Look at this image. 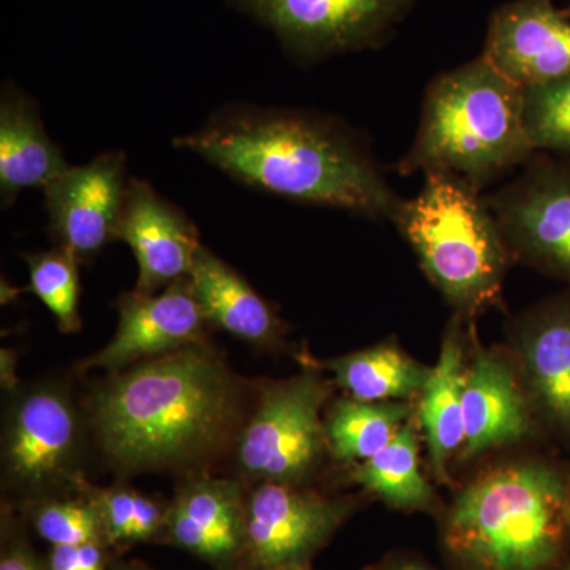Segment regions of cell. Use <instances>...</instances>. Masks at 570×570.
Instances as JSON below:
<instances>
[{"instance_id":"1","label":"cell","mask_w":570,"mask_h":570,"mask_svg":"<svg viewBox=\"0 0 570 570\" xmlns=\"http://www.w3.org/2000/svg\"><path fill=\"white\" fill-rule=\"evenodd\" d=\"M254 389L212 341L107 374L82 396L94 455L121 480L213 474L230 459Z\"/></svg>"},{"instance_id":"2","label":"cell","mask_w":570,"mask_h":570,"mask_svg":"<svg viewBox=\"0 0 570 570\" xmlns=\"http://www.w3.org/2000/svg\"><path fill=\"white\" fill-rule=\"evenodd\" d=\"M174 146L236 183L295 204L393 220L403 202L362 138L316 112L225 105Z\"/></svg>"},{"instance_id":"3","label":"cell","mask_w":570,"mask_h":570,"mask_svg":"<svg viewBox=\"0 0 570 570\" xmlns=\"http://www.w3.org/2000/svg\"><path fill=\"white\" fill-rule=\"evenodd\" d=\"M569 505L550 468H497L453 501L442 521V547L461 570H557L568 551Z\"/></svg>"},{"instance_id":"4","label":"cell","mask_w":570,"mask_h":570,"mask_svg":"<svg viewBox=\"0 0 570 570\" xmlns=\"http://www.w3.org/2000/svg\"><path fill=\"white\" fill-rule=\"evenodd\" d=\"M532 151L523 88L482 56L431 82L414 145L397 170L442 171L480 190Z\"/></svg>"},{"instance_id":"5","label":"cell","mask_w":570,"mask_h":570,"mask_svg":"<svg viewBox=\"0 0 570 570\" xmlns=\"http://www.w3.org/2000/svg\"><path fill=\"white\" fill-rule=\"evenodd\" d=\"M478 194L459 176L433 171L393 217L431 283L468 313L497 302L508 266V245Z\"/></svg>"},{"instance_id":"6","label":"cell","mask_w":570,"mask_h":570,"mask_svg":"<svg viewBox=\"0 0 570 570\" xmlns=\"http://www.w3.org/2000/svg\"><path fill=\"white\" fill-rule=\"evenodd\" d=\"M0 433L3 498L13 504L78 493L92 434L85 400L61 379L7 389Z\"/></svg>"},{"instance_id":"7","label":"cell","mask_w":570,"mask_h":570,"mask_svg":"<svg viewBox=\"0 0 570 570\" xmlns=\"http://www.w3.org/2000/svg\"><path fill=\"white\" fill-rule=\"evenodd\" d=\"M330 384L314 371L255 385L253 403L234 449V478L305 485L328 452L322 411Z\"/></svg>"},{"instance_id":"8","label":"cell","mask_w":570,"mask_h":570,"mask_svg":"<svg viewBox=\"0 0 570 570\" xmlns=\"http://www.w3.org/2000/svg\"><path fill=\"white\" fill-rule=\"evenodd\" d=\"M415 0H225L269 29L298 61L374 47Z\"/></svg>"},{"instance_id":"9","label":"cell","mask_w":570,"mask_h":570,"mask_svg":"<svg viewBox=\"0 0 570 570\" xmlns=\"http://www.w3.org/2000/svg\"><path fill=\"white\" fill-rule=\"evenodd\" d=\"M354 510L351 499L325 497L306 485H247L242 570L311 566Z\"/></svg>"},{"instance_id":"10","label":"cell","mask_w":570,"mask_h":570,"mask_svg":"<svg viewBox=\"0 0 570 570\" xmlns=\"http://www.w3.org/2000/svg\"><path fill=\"white\" fill-rule=\"evenodd\" d=\"M126 156L100 154L81 167L67 168L45 186L48 228L56 247L86 264L118 239L129 194Z\"/></svg>"},{"instance_id":"11","label":"cell","mask_w":570,"mask_h":570,"mask_svg":"<svg viewBox=\"0 0 570 570\" xmlns=\"http://www.w3.org/2000/svg\"><path fill=\"white\" fill-rule=\"evenodd\" d=\"M118 328L110 343L81 360L75 370L118 373L137 363L148 362L209 341L208 321L195 298L189 277L176 281L157 294L124 292L118 302Z\"/></svg>"},{"instance_id":"12","label":"cell","mask_w":570,"mask_h":570,"mask_svg":"<svg viewBox=\"0 0 570 570\" xmlns=\"http://www.w3.org/2000/svg\"><path fill=\"white\" fill-rule=\"evenodd\" d=\"M487 204L505 245L570 279V168L535 165Z\"/></svg>"},{"instance_id":"13","label":"cell","mask_w":570,"mask_h":570,"mask_svg":"<svg viewBox=\"0 0 570 570\" xmlns=\"http://www.w3.org/2000/svg\"><path fill=\"white\" fill-rule=\"evenodd\" d=\"M246 490V483L234 475L181 479L167 504L163 542L194 554L216 570H242Z\"/></svg>"},{"instance_id":"14","label":"cell","mask_w":570,"mask_h":570,"mask_svg":"<svg viewBox=\"0 0 570 570\" xmlns=\"http://www.w3.org/2000/svg\"><path fill=\"white\" fill-rule=\"evenodd\" d=\"M119 242L132 249L138 264L134 291L151 295L189 277L204 246L187 214L148 181L130 178L129 194L118 230Z\"/></svg>"},{"instance_id":"15","label":"cell","mask_w":570,"mask_h":570,"mask_svg":"<svg viewBox=\"0 0 570 570\" xmlns=\"http://www.w3.org/2000/svg\"><path fill=\"white\" fill-rule=\"evenodd\" d=\"M483 56L521 88L568 77V14L551 0H512L491 17Z\"/></svg>"},{"instance_id":"16","label":"cell","mask_w":570,"mask_h":570,"mask_svg":"<svg viewBox=\"0 0 570 570\" xmlns=\"http://www.w3.org/2000/svg\"><path fill=\"white\" fill-rule=\"evenodd\" d=\"M189 279L212 328L223 330L257 351L283 346L285 325L272 303L208 247L198 250Z\"/></svg>"},{"instance_id":"17","label":"cell","mask_w":570,"mask_h":570,"mask_svg":"<svg viewBox=\"0 0 570 570\" xmlns=\"http://www.w3.org/2000/svg\"><path fill=\"white\" fill-rule=\"evenodd\" d=\"M70 165L51 140L39 107L13 82L0 96V202L9 208L21 193L45 189Z\"/></svg>"},{"instance_id":"18","label":"cell","mask_w":570,"mask_h":570,"mask_svg":"<svg viewBox=\"0 0 570 570\" xmlns=\"http://www.w3.org/2000/svg\"><path fill=\"white\" fill-rule=\"evenodd\" d=\"M531 420L512 370L499 355L479 352L464 387V459L512 444L530 433Z\"/></svg>"},{"instance_id":"19","label":"cell","mask_w":570,"mask_h":570,"mask_svg":"<svg viewBox=\"0 0 570 570\" xmlns=\"http://www.w3.org/2000/svg\"><path fill=\"white\" fill-rule=\"evenodd\" d=\"M463 354L459 325L453 324L442 344L438 365L431 370L425 387L420 392L419 419L426 434L431 464L438 478L444 475L449 456L464 444L468 370Z\"/></svg>"},{"instance_id":"20","label":"cell","mask_w":570,"mask_h":570,"mask_svg":"<svg viewBox=\"0 0 570 570\" xmlns=\"http://www.w3.org/2000/svg\"><path fill=\"white\" fill-rule=\"evenodd\" d=\"M325 366L351 397L370 403L406 400L422 392L431 374L430 367L387 343L330 360Z\"/></svg>"},{"instance_id":"21","label":"cell","mask_w":570,"mask_h":570,"mask_svg":"<svg viewBox=\"0 0 570 570\" xmlns=\"http://www.w3.org/2000/svg\"><path fill=\"white\" fill-rule=\"evenodd\" d=\"M411 415L403 403H370L355 397L336 401L324 420L328 453L351 463L366 461L387 448Z\"/></svg>"},{"instance_id":"22","label":"cell","mask_w":570,"mask_h":570,"mask_svg":"<svg viewBox=\"0 0 570 570\" xmlns=\"http://www.w3.org/2000/svg\"><path fill=\"white\" fill-rule=\"evenodd\" d=\"M351 478L390 508L433 510L436 505L434 491L420 472L417 434L409 422L387 448L356 466Z\"/></svg>"},{"instance_id":"23","label":"cell","mask_w":570,"mask_h":570,"mask_svg":"<svg viewBox=\"0 0 570 570\" xmlns=\"http://www.w3.org/2000/svg\"><path fill=\"white\" fill-rule=\"evenodd\" d=\"M528 373L543 409L570 428V311L543 314L524 341Z\"/></svg>"},{"instance_id":"24","label":"cell","mask_w":570,"mask_h":570,"mask_svg":"<svg viewBox=\"0 0 570 570\" xmlns=\"http://www.w3.org/2000/svg\"><path fill=\"white\" fill-rule=\"evenodd\" d=\"M86 494L102 519L108 549H129L137 543L163 542L167 504L146 497L126 480L110 487L94 485L85 479L78 487Z\"/></svg>"},{"instance_id":"25","label":"cell","mask_w":570,"mask_h":570,"mask_svg":"<svg viewBox=\"0 0 570 570\" xmlns=\"http://www.w3.org/2000/svg\"><path fill=\"white\" fill-rule=\"evenodd\" d=\"M13 504V502H11ZM26 523L51 547L107 546L99 510L86 494H52L14 504Z\"/></svg>"},{"instance_id":"26","label":"cell","mask_w":570,"mask_h":570,"mask_svg":"<svg viewBox=\"0 0 570 570\" xmlns=\"http://www.w3.org/2000/svg\"><path fill=\"white\" fill-rule=\"evenodd\" d=\"M24 261L31 291L51 311L59 332L66 335L80 332V262L61 247L26 254Z\"/></svg>"},{"instance_id":"27","label":"cell","mask_w":570,"mask_h":570,"mask_svg":"<svg viewBox=\"0 0 570 570\" xmlns=\"http://www.w3.org/2000/svg\"><path fill=\"white\" fill-rule=\"evenodd\" d=\"M523 118L534 151L570 154V75L523 88Z\"/></svg>"},{"instance_id":"28","label":"cell","mask_w":570,"mask_h":570,"mask_svg":"<svg viewBox=\"0 0 570 570\" xmlns=\"http://www.w3.org/2000/svg\"><path fill=\"white\" fill-rule=\"evenodd\" d=\"M10 501L2 504L0 521V570H48L47 561L33 549L26 531V520L14 513Z\"/></svg>"},{"instance_id":"29","label":"cell","mask_w":570,"mask_h":570,"mask_svg":"<svg viewBox=\"0 0 570 570\" xmlns=\"http://www.w3.org/2000/svg\"><path fill=\"white\" fill-rule=\"evenodd\" d=\"M108 547L100 543L51 547L48 570H108Z\"/></svg>"},{"instance_id":"30","label":"cell","mask_w":570,"mask_h":570,"mask_svg":"<svg viewBox=\"0 0 570 570\" xmlns=\"http://www.w3.org/2000/svg\"><path fill=\"white\" fill-rule=\"evenodd\" d=\"M365 570H434L426 562L415 560L412 557H403V554H396V557L385 558L384 561L377 562V564L370 566Z\"/></svg>"},{"instance_id":"31","label":"cell","mask_w":570,"mask_h":570,"mask_svg":"<svg viewBox=\"0 0 570 570\" xmlns=\"http://www.w3.org/2000/svg\"><path fill=\"white\" fill-rule=\"evenodd\" d=\"M110 570H153L148 566L141 564V562H116L112 564Z\"/></svg>"},{"instance_id":"32","label":"cell","mask_w":570,"mask_h":570,"mask_svg":"<svg viewBox=\"0 0 570 570\" xmlns=\"http://www.w3.org/2000/svg\"><path fill=\"white\" fill-rule=\"evenodd\" d=\"M275 570H313L311 566H285V568H279Z\"/></svg>"},{"instance_id":"33","label":"cell","mask_w":570,"mask_h":570,"mask_svg":"<svg viewBox=\"0 0 570 570\" xmlns=\"http://www.w3.org/2000/svg\"><path fill=\"white\" fill-rule=\"evenodd\" d=\"M562 570H570V562H569V564H568V566H566V568H564V569H562Z\"/></svg>"},{"instance_id":"34","label":"cell","mask_w":570,"mask_h":570,"mask_svg":"<svg viewBox=\"0 0 570 570\" xmlns=\"http://www.w3.org/2000/svg\"><path fill=\"white\" fill-rule=\"evenodd\" d=\"M569 513H570V505H569Z\"/></svg>"}]
</instances>
